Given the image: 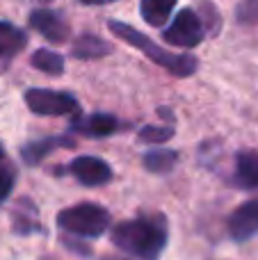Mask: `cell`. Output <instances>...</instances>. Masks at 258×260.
Wrapping results in <instances>:
<instances>
[{
  "label": "cell",
  "instance_id": "cell-1",
  "mask_svg": "<svg viewBox=\"0 0 258 260\" xmlns=\"http://www.w3.org/2000/svg\"><path fill=\"white\" fill-rule=\"evenodd\" d=\"M112 242L140 260H158L167 242V229L160 217L123 221L112 231Z\"/></svg>",
  "mask_w": 258,
  "mask_h": 260
},
{
  "label": "cell",
  "instance_id": "cell-2",
  "mask_svg": "<svg viewBox=\"0 0 258 260\" xmlns=\"http://www.w3.org/2000/svg\"><path fill=\"white\" fill-rule=\"evenodd\" d=\"M110 30H112V35H117L121 41H126V44H131V46H135V48H140L142 53H144L146 57L151 59V62H155L158 67H163L165 71L174 73V76L187 78V76H192V73L197 71V59L192 57V55L169 53V50L160 48V46L153 44V41H151L146 35H142L140 30H135V27L126 25V23L110 21Z\"/></svg>",
  "mask_w": 258,
  "mask_h": 260
},
{
  "label": "cell",
  "instance_id": "cell-3",
  "mask_svg": "<svg viewBox=\"0 0 258 260\" xmlns=\"http://www.w3.org/2000/svg\"><path fill=\"white\" fill-rule=\"evenodd\" d=\"M57 224L67 233L80 238H99L110 226V215L99 203H78L57 215Z\"/></svg>",
  "mask_w": 258,
  "mask_h": 260
},
{
  "label": "cell",
  "instance_id": "cell-4",
  "mask_svg": "<svg viewBox=\"0 0 258 260\" xmlns=\"http://www.w3.org/2000/svg\"><path fill=\"white\" fill-rule=\"evenodd\" d=\"M25 103L32 112L41 117H62V114H73L78 110V101L71 94L53 89H27Z\"/></svg>",
  "mask_w": 258,
  "mask_h": 260
},
{
  "label": "cell",
  "instance_id": "cell-5",
  "mask_svg": "<svg viewBox=\"0 0 258 260\" xmlns=\"http://www.w3.org/2000/svg\"><path fill=\"white\" fill-rule=\"evenodd\" d=\"M204 39V25L195 9H181L172 25L165 27V41L178 48H195Z\"/></svg>",
  "mask_w": 258,
  "mask_h": 260
},
{
  "label": "cell",
  "instance_id": "cell-6",
  "mask_svg": "<svg viewBox=\"0 0 258 260\" xmlns=\"http://www.w3.org/2000/svg\"><path fill=\"white\" fill-rule=\"evenodd\" d=\"M69 169L87 187H99V185H105L112 178V169H110L108 162H103L101 157H91V155L76 157Z\"/></svg>",
  "mask_w": 258,
  "mask_h": 260
},
{
  "label": "cell",
  "instance_id": "cell-7",
  "mask_svg": "<svg viewBox=\"0 0 258 260\" xmlns=\"http://www.w3.org/2000/svg\"><path fill=\"white\" fill-rule=\"evenodd\" d=\"M229 233L236 242H247L258 235V201H247L229 219Z\"/></svg>",
  "mask_w": 258,
  "mask_h": 260
},
{
  "label": "cell",
  "instance_id": "cell-8",
  "mask_svg": "<svg viewBox=\"0 0 258 260\" xmlns=\"http://www.w3.org/2000/svg\"><path fill=\"white\" fill-rule=\"evenodd\" d=\"M30 25L35 27V30H39L41 35H44L48 41H53V44H62V41H67V37H69L67 21H64L59 14L48 12V9H37V12H32Z\"/></svg>",
  "mask_w": 258,
  "mask_h": 260
},
{
  "label": "cell",
  "instance_id": "cell-9",
  "mask_svg": "<svg viewBox=\"0 0 258 260\" xmlns=\"http://www.w3.org/2000/svg\"><path fill=\"white\" fill-rule=\"evenodd\" d=\"M174 7H176V0H142L140 12L149 25L163 27L172 16Z\"/></svg>",
  "mask_w": 258,
  "mask_h": 260
},
{
  "label": "cell",
  "instance_id": "cell-10",
  "mask_svg": "<svg viewBox=\"0 0 258 260\" xmlns=\"http://www.w3.org/2000/svg\"><path fill=\"white\" fill-rule=\"evenodd\" d=\"M110 53V44L94 35H80L73 41V57L78 59H91V57H103Z\"/></svg>",
  "mask_w": 258,
  "mask_h": 260
},
{
  "label": "cell",
  "instance_id": "cell-11",
  "mask_svg": "<svg viewBox=\"0 0 258 260\" xmlns=\"http://www.w3.org/2000/svg\"><path fill=\"white\" fill-rule=\"evenodd\" d=\"M76 130L89 135V137H105V135H112L117 130V119L110 114H91L85 121H78Z\"/></svg>",
  "mask_w": 258,
  "mask_h": 260
},
{
  "label": "cell",
  "instance_id": "cell-12",
  "mask_svg": "<svg viewBox=\"0 0 258 260\" xmlns=\"http://www.w3.org/2000/svg\"><path fill=\"white\" fill-rule=\"evenodd\" d=\"M236 169H238V180L245 187H258V153L254 151L240 153L236 162Z\"/></svg>",
  "mask_w": 258,
  "mask_h": 260
},
{
  "label": "cell",
  "instance_id": "cell-13",
  "mask_svg": "<svg viewBox=\"0 0 258 260\" xmlns=\"http://www.w3.org/2000/svg\"><path fill=\"white\" fill-rule=\"evenodd\" d=\"M25 46V35L9 23H0V57H12Z\"/></svg>",
  "mask_w": 258,
  "mask_h": 260
},
{
  "label": "cell",
  "instance_id": "cell-14",
  "mask_svg": "<svg viewBox=\"0 0 258 260\" xmlns=\"http://www.w3.org/2000/svg\"><path fill=\"white\" fill-rule=\"evenodd\" d=\"M30 62H32V67H37L39 71L48 73V76H59V73L64 71V57L48 48H39L32 55Z\"/></svg>",
  "mask_w": 258,
  "mask_h": 260
},
{
  "label": "cell",
  "instance_id": "cell-15",
  "mask_svg": "<svg viewBox=\"0 0 258 260\" xmlns=\"http://www.w3.org/2000/svg\"><path fill=\"white\" fill-rule=\"evenodd\" d=\"M178 155L174 151H167V148H160V151H151L144 155V167L153 174H167V171L174 169Z\"/></svg>",
  "mask_w": 258,
  "mask_h": 260
},
{
  "label": "cell",
  "instance_id": "cell-16",
  "mask_svg": "<svg viewBox=\"0 0 258 260\" xmlns=\"http://www.w3.org/2000/svg\"><path fill=\"white\" fill-rule=\"evenodd\" d=\"M137 137L142 142H149V144H165L167 139L174 137V130L172 128H165V126H144L137 133Z\"/></svg>",
  "mask_w": 258,
  "mask_h": 260
},
{
  "label": "cell",
  "instance_id": "cell-17",
  "mask_svg": "<svg viewBox=\"0 0 258 260\" xmlns=\"http://www.w3.org/2000/svg\"><path fill=\"white\" fill-rule=\"evenodd\" d=\"M55 139H46V142H37V144H30V146L23 151V157H25V162H30V165H35V162H39L41 157L46 155V153L50 151V148L55 146Z\"/></svg>",
  "mask_w": 258,
  "mask_h": 260
},
{
  "label": "cell",
  "instance_id": "cell-18",
  "mask_svg": "<svg viewBox=\"0 0 258 260\" xmlns=\"http://www.w3.org/2000/svg\"><path fill=\"white\" fill-rule=\"evenodd\" d=\"M238 18L242 23H254L258 21V0H245L238 7Z\"/></svg>",
  "mask_w": 258,
  "mask_h": 260
},
{
  "label": "cell",
  "instance_id": "cell-19",
  "mask_svg": "<svg viewBox=\"0 0 258 260\" xmlns=\"http://www.w3.org/2000/svg\"><path fill=\"white\" fill-rule=\"evenodd\" d=\"M14 187V171L9 167H0V203L12 194Z\"/></svg>",
  "mask_w": 258,
  "mask_h": 260
},
{
  "label": "cell",
  "instance_id": "cell-20",
  "mask_svg": "<svg viewBox=\"0 0 258 260\" xmlns=\"http://www.w3.org/2000/svg\"><path fill=\"white\" fill-rule=\"evenodd\" d=\"M85 5H105V3H112V0H82Z\"/></svg>",
  "mask_w": 258,
  "mask_h": 260
},
{
  "label": "cell",
  "instance_id": "cell-21",
  "mask_svg": "<svg viewBox=\"0 0 258 260\" xmlns=\"http://www.w3.org/2000/svg\"><path fill=\"white\" fill-rule=\"evenodd\" d=\"M0 160H3V146H0Z\"/></svg>",
  "mask_w": 258,
  "mask_h": 260
}]
</instances>
